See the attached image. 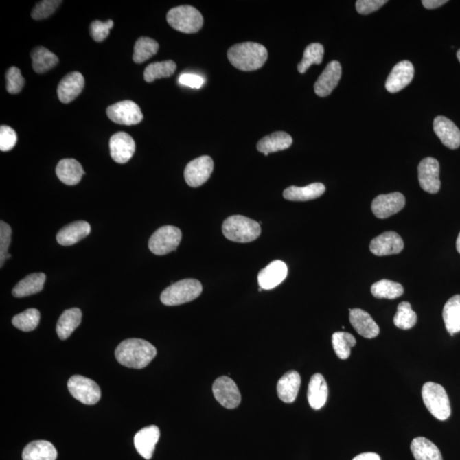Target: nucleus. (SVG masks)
I'll list each match as a JSON object with an SVG mask.
<instances>
[{"label":"nucleus","mask_w":460,"mask_h":460,"mask_svg":"<svg viewBox=\"0 0 460 460\" xmlns=\"http://www.w3.org/2000/svg\"><path fill=\"white\" fill-rule=\"evenodd\" d=\"M157 355V349L150 342L140 338L124 341L115 349L119 364L134 369L146 367Z\"/></svg>","instance_id":"f257e3e1"},{"label":"nucleus","mask_w":460,"mask_h":460,"mask_svg":"<svg viewBox=\"0 0 460 460\" xmlns=\"http://www.w3.org/2000/svg\"><path fill=\"white\" fill-rule=\"evenodd\" d=\"M267 58V49L263 45L253 42L233 45L228 51V59L231 65L246 72L261 69Z\"/></svg>","instance_id":"f03ea898"},{"label":"nucleus","mask_w":460,"mask_h":460,"mask_svg":"<svg viewBox=\"0 0 460 460\" xmlns=\"http://www.w3.org/2000/svg\"><path fill=\"white\" fill-rule=\"evenodd\" d=\"M222 229L226 238L239 243L253 242L261 233L260 222L242 215L229 217L222 224Z\"/></svg>","instance_id":"7ed1b4c3"},{"label":"nucleus","mask_w":460,"mask_h":460,"mask_svg":"<svg viewBox=\"0 0 460 460\" xmlns=\"http://www.w3.org/2000/svg\"><path fill=\"white\" fill-rule=\"evenodd\" d=\"M203 285L196 279H184L165 288L161 300L168 306H176L196 299L203 292Z\"/></svg>","instance_id":"20e7f679"},{"label":"nucleus","mask_w":460,"mask_h":460,"mask_svg":"<svg viewBox=\"0 0 460 460\" xmlns=\"http://www.w3.org/2000/svg\"><path fill=\"white\" fill-rule=\"evenodd\" d=\"M166 21L170 26L184 34L197 33L204 23L199 10L191 5L178 6L170 10Z\"/></svg>","instance_id":"39448f33"},{"label":"nucleus","mask_w":460,"mask_h":460,"mask_svg":"<svg viewBox=\"0 0 460 460\" xmlns=\"http://www.w3.org/2000/svg\"><path fill=\"white\" fill-rule=\"evenodd\" d=\"M422 398L424 405L436 419L444 421L451 415L450 402L441 385L433 382H428L422 388Z\"/></svg>","instance_id":"423d86ee"},{"label":"nucleus","mask_w":460,"mask_h":460,"mask_svg":"<svg viewBox=\"0 0 460 460\" xmlns=\"http://www.w3.org/2000/svg\"><path fill=\"white\" fill-rule=\"evenodd\" d=\"M182 240V232L175 226H163L153 233L148 242L152 253L158 256L176 251Z\"/></svg>","instance_id":"0eeeda50"},{"label":"nucleus","mask_w":460,"mask_h":460,"mask_svg":"<svg viewBox=\"0 0 460 460\" xmlns=\"http://www.w3.org/2000/svg\"><path fill=\"white\" fill-rule=\"evenodd\" d=\"M68 388L70 394L83 404L94 405L101 399V390L98 384L81 375L71 377L68 382Z\"/></svg>","instance_id":"6e6552de"},{"label":"nucleus","mask_w":460,"mask_h":460,"mask_svg":"<svg viewBox=\"0 0 460 460\" xmlns=\"http://www.w3.org/2000/svg\"><path fill=\"white\" fill-rule=\"evenodd\" d=\"M107 115L113 122L124 126L137 125L143 119L139 106L130 100L109 106Z\"/></svg>","instance_id":"1a4fd4ad"},{"label":"nucleus","mask_w":460,"mask_h":460,"mask_svg":"<svg viewBox=\"0 0 460 460\" xmlns=\"http://www.w3.org/2000/svg\"><path fill=\"white\" fill-rule=\"evenodd\" d=\"M214 398L222 406L228 409H235L242 402V395L235 381L226 376L215 380L212 387Z\"/></svg>","instance_id":"9d476101"},{"label":"nucleus","mask_w":460,"mask_h":460,"mask_svg":"<svg viewBox=\"0 0 460 460\" xmlns=\"http://www.w3.org/2000/svg\"><path fill=\"white\" fill-rule=\"evenodd\" d=\"M214 163L212 159L204 155L194 159L184 170V179L187 185L198 187L207 181L214 172Z\"/></svg>","instance_id":"9b49d317"},{"label":"nucleus","mask_w":460,"mask_h":460,"mask_svg":"<svg viewBox=\"0 0 460 460\" xmlns=\"http://www.w3.org/2000/svg\"><path fill=\"white\" fill-rule=\"evenodd\" d=\"M405 204V197L401 193L380 194L371 203V211L378 218H387L401 211Z\"/></svg>","instance_id":"f8f14e48"},{"label":"nucleus","mask_w":460,"mask_h":460,"mask_svg":"<svg viewBox=\"0 0 460 460\" xmlns=\"http://www.w3.org/2000/svg\"><path fill=\"white\" fill-rule=\"evenodd\" d=\"M419 181L422 189L430 194H437L440 190V165L436 159L428 157L421 161L417 168Z\"/></svg>","instance_id":"ddd939ff"},{"label":"nucleus","mask_w":460,"mask_h":460,"mask_svg":"<svg viewBox=\"0 0 460 460\" xmlns=\"http://www.w3.org/2000/svg\"><path fill=\"white\" fill-rule=\"evenodd\" d=\"M109 148L113 160L119 164H125L135 153L136 144L133 138L126 133H117L109 141Z\"/></svg>","instance_id":"4468645a"},{"label":"nucleus","mask_w":460,"mask_h":460,"mask_svg":"<svg viewBox=\"0 0 460 460\" xmlns=\"http://www.w3.org/2000/svg\"><path fill=\"white\" fill-rule=\"evenodd\" d=\"M370 251L378 257L398 254L404 249V243L398 233L388 231L371 240Z\"/></svg>","instance_id":"2eb2a0df"},{"label":"nucleus","mask_w":460,"mask_h":460,"mask_svg":"<svg viewBox=\"0 0 460 460\" xmlns=\"http://www.w3.org/2000/svg\"><path fill=\"white\" fill-rule=\"evenodd\" d=\"M342 68L338 61L329 62L317 82L314 83V92L321 97H327L337 87L341 79Z\"/></svg>","instance_id":"dca6fc26"},{"label":"nucleus","mask_w":460,"mask_h":460,"mask_svg":"<svg viewBox=\"0 0 460 460\" xmlns=\"http://www.w3.org/2000/svg\"><path fill=\"white\" fill-rule=\"evenodd\" d=\"M414 68L409 61L400 62L388 76L385 88L391 93H396L408 87L413 79Z\"/></svg>","instance_id":"f3484780"},{"label":"nucleus","mask_w":460,"mask_h":460,"mask_svg":"<svg viewBox=\"0 0 460 460\" xmlns=\"http://www.w3.org/2000/svg\"><path fill=\"white\" fill-rule=\"evenodd\" d=\"M434 132L442 144L450 150L460 146V130L452 120L444 116H437L434 119Z\"/></svg>","instance_id":"a211bd4d"},{"label":"nucleus","mask_w":460,"mask_h":460,"mask_svg":"<svg viewBox=\"0 0 460 460\" xmlns=\"http://www.w3.org/2000/svg\"><path fill=\"white\" fill-rule=\"evenodd\" d=\"M288 276V266L281 260L271 262L257 275L258 285L264 290H271L281 284Z\"/></svg>","instance_id":"6ab92c4d"},{"label":"nucleus","mask_w":460,"mask_h":460,"mask_svg":"<svg viewBox=\"0 0 460 460\" xmlns=\"http://www.w3.org/2000/svg\"><path fill=\"white\" fill-rule=\"evenodd\" d=\"M160 437V429L157 426L145 427L138 431L134 437V446L138 454L145 459H150Z\"/></svg>","instance_id":"aec40b11"},{"label":"nucleus","mask_w":460,"mask_h":460,"mask_svg":"<svg viewBox=\"0 0 460 460\" xmlns=\"http://www.w3.org/2000/svg\"><path fill=\"white\" fill-rule=\"evenodd\" d=\"M84 87V79L79 72H72L63 78L58 87L59 100L62 104H69L79 97Z\"/></svg>","instance_id":"412c9836"},{"label":"nucleus","mask_w":460,"mask_h":460,"mask_svg":"<svg viewBox=\"0 0 460 460\" xmlns=\"http://www.w3.org/2000/svg\"><path fill=\"white\" fill-rule=\"evenodd\" d=\"M349 321L355 330L366 338H374L380 334V327L369 314L360 309H349Z\"/></svg>","instance_id":"4be33fe9"},{"label":"nucleus","mask_w":460,"mask_h":460,"mask_svg":"<svg viewBox=\"0 0 460 460\" xmlns=\"http://www.w3.org/2000/svg\"><path fill=\"white\" fill-rule=\"evenodd\" d=\"M91 225L86 221H76L63 227L56 235L60 245L69 246L90 235Z\"/></svg>","instance_id":"5701e85b"},{"label":"nucleus","mask_w":460,"mask_h":460,"mask_svg":"<svg viewBox=\"0 0 460 460\" xmlns=\"http://www.w3.org/2000/svg\"><path fill=\"white\" fill-rule=\"evenodd\" d=\"M328 387L327 382L321 373L314 374L308 387L307 398L309 404L314 410H319L327 402Z\"/></svg>","instance_id":"b1692460"},{"label":"nucleus","mask_w":460,"mask_h":460,"mask_svg":"<svg viewBox=\"0 0 460 460\" xmlns=\"http://www.w3.org/2000/svg\"><path fill=\"white\" fill-rule=\"evenodd\" d=\"M300 385L301 377L298 371H288L278 381L279 398L286 403H292L298 396Z\"/></svg>","instance_id":"393cba45"},{"label":"nucleus","mask_w":460,"mask_h":460,"mask_svg":"<svg viewBox=\"0 0 460 460\" xmlns=\"http://www.w3.org/2000/svg\"><path fill=\"white\" fill-rule=\"evenodd\" d=\"M56 172L60 181L69 186L76 185L86 174L80 163L73 159H65L60 161Z\"/></svg>","instance_id":"a878e982"},{"label":"nucleus","mask_w":460,"mask_h":460,"mask_svg":"<svg viewBox=\"0 0 460 460\" xmlns=\"http://www.w3.org/2000/svg\"><path fill=\"white\" fill-rule=\"evenodd\" d=\"M292 144V138L284 132H276L262 138L257 144V150L265 157L275 152L288 150Z\"/></svg>","instance_id":"bb28decb"},{"label":"nucleus","mask_w":460,"mask_h":460,"mask_svg":"<svg viewBox=\"0 0 460 460\" xmlns=\"http://www.w3.org/2000/svg\"><path fill=\"white\" fill-rule=\"evenodd\" d=\"M58 451L54 445L47 441H34L24 448L23 460H56Z\"/></svg>","instance_id":"cd10ccee"},{"label":"nucleus","mask_w":460,"mask_h":460,"mask_svg":"<svg viewBox=\"0 0 460 460\" xmlns=\"http://www.w3.org/2000/svg\"><path fill=\"white\" fill-rule=\"evenodd\" d=\"M325 187L321 183H311L306 187L291 186L283 192V197L291 201H307L317 199L325 193Z\"/></svg>","instance_id":"c85d7f7f"},{"label":"nucleus","mask_w":460,"mask_h":460,"mask_svg":"<svg viewBox=\"0 0 460 460\" xmlns=\"http://www.w3.org/2000/svg\"><path fill=\"white\" fill-rule=\"evenodd\" d=\"M46 275L44 273H34L27 275L22 281L17 283L12 290V295L16 298H24L41 292L44 288Z\"/></svg>","instance_id":"c756f323"},{"label":"nucleus","mask_w":460,"mask_h":460,"mask_svg":"<svg viewBox=\"0 0 460 460\" xmlns=\"http://www.w3.org/2000/svg\"><path fill=\"white\" fill-rule=\"evenodd\" d=\"M82 312L78 308L67 310L60 317L58 325H56V334L62 341L68 339L74 330L79 327Z\"/></svg>","instance_id":"7c9ffc66"},{"label":"nucleus","mask_w":460,"mask_h":460,"mask_svg":"<svg viewBox=\"0 0 460 460\" xmlns=\"http://www.w3.org/2000/svg\"><path fill=\"white\" fill-rule=\"evenodd\" d=\"M446 329L454 336L460 332V295H455L446 303L442 311Z\"/></svg>","instance_id":"2f4dec72"},{"label":"nucleus","mask_w":460,"mask_h":460,"mask_svg":"<svg viewBox=\"0 0 460 460\" xmlns=\"http://www.w3.org/2000/svg\"><path fill=\"white\" fill-rule=\"evenodd\" d=\"M411 451L416 460H444L437 446L422 437L413 439Z\"/></svg>","instance_id":"473e14b6"},{"label":"nucleus","mask_w":460,"mask_h":460,"mask_svg":"<svg viewBox=\"0 0 460 460\" xmlns=\"http://www.w3.org/2000/svg\"><path fill=\"white\" fill-rule=\"evenodd\" d=\"M31 58L33 69L37 73H45L55 68L59 62L58 56L43 46L35 48L31 53Z\"/></svg>","instance_id":"72a5a7b5"},{"label":"nucleus","mask_w":460,"mask_h":460,"mask_svg":"<svg viewBox=\"0 0 460 460\" xmlns=\"http://www.w3.org/2000/svg\"><path fill=\"white\" fill-rule=\"evenodd\" d=\"M371 292L377 299H395L403 295L404 289L398 282L381 279L371 286Z\"/></svg>","instance_id":"f704fd0d"},{"label":"nucleus","mask_w":460,"mask_h":460,"mask_svg":"<svg viewBox=\"0 0 460 460\" xmlns=\"http://www.w3.org/2000/svg\"><path fill=\"white\" fill-rule=\"evenodd\" d=\"M176 69V63L172 60L151 63L144 70V80L146 82L150 83L161 78L171 77L175 73Z\"/></svg>","instance_id":"c9c22d12"},{"label":"nucleus","mask_w":460,"mask_h":460,"mask_svg":"<svg viewBox=\"0 0 460 460\" xmlns=\"http://www.w3.org/2000/svg\"><path fill=\"white\" fill-rule=\"evenodd\" d=\"M159 51L157 41L148 37H141L136 42L134 47L133 61L143 63L154 56Z\"/></svg>","instance_id":"e433bc0d"},{"label":"nucleus","mask_w":460,"mask_h":460,"mask_svg":"<svg viewBox=\"0 0 460 460\" xmlns=\"http://www.w3.org/2000/svg\"><path fill=\"white\" fill-rule=\"evenodd\" d=\"M332 342L336 355L341 360L349 358L350 350L356 344L355 337L345 332H334L332 334Z\"/></svg>","instance_id":"4c0bfd02"},{"label":"nucleus","mask_w":460,"mask_h":460,"mask_svg":"<svg viewBox=\"0 0 460 460\" xmlns=\"http://www.w3.org/2000/svg\"><path fill=\"white\" fill-rule=\"evenodd\" d=\"M324 47L319 43H313L307 46L304 49L302 61L298 65L300 73H306L310 67L313 65H319L323 60Z\"/></svg>","instance_id":"58836bf2"},{"label":"nucleus","mask_w":460,"mask_h":460,"mask_svg":"<svg viewBox=\"0 0 460 460\" xmlns=\"http://www.w3.org/2000/svg\"><path fill=\"white\" fill-rule=\"evenodd\" d=\"M41 313L36 309H28L13 317L14 327L23 332L34 331L40 323Z\"/></svg>","instance_id":"ea45409f"},{"label":"nucleus","mask_w":460,"mask_h":460,"mask_svg":"<svg viewBox=\"0 0 460 460\" xmlns=\"http://www.w3.org/2000/svg\"><path fill=\"white\" fill-rule=\"evenodd\" d=\"M417 323V314L412 309L411 304L409 302H402L398 307L395 316L394 317V324L402 330H409Z\"/></svg>","instance_id":"a19ab883"},{"label":"nucleus","mask_w":460,"mask_h":460,"mask_svg":"<svg viewBox=\"0 0 460 460\" xmlns=\"http://www.w3.org/2000/svg\"><path fill=\"white\" fill-rule=\"evenodd\" d=\"M62 2L58 0H44L35 5L31 16L33 19L41 21L48 19L54 13Z\"/></svg>","instance_id":"79ce46f5"},{"label":"nucleus","mask_w":460,"mask_h":460,"mask_svg":"<svg viewBox=\"0 0 460 460\" xmlns=\"http://www.w3.org/2000/svg\"><path fill=\"white\" fill-rule=\"evenodd\" d=\"M6 90L10 94H19L23 90L25 80L21 70L16 67H12L6 73Z\"/></svg>","instance_id":"37998d69"},{"label":"nucleus","mask_w":460,"mask_h":460,"mask_svg":"<svg viewBox=\"0 0 460 460\" xmlns=\"http://www.w3.org/2000/svg\"><path fill=\"white\" fill-rule=\"evenodd\" d=\"M12 228L6 222H0V263L1 268L6 260H8L12 255L8 253L10 242H12Z\"/></svg>","instance_id":"c03bdc74"},{"label":"nucleus","mask_w":460,"mask_h":460,"mask_svg":"<svg viewBox=\"0 0 460 460\" xmlns=\"http://www.w3.org/2000/svg\"><path fill=\"white\" fill-rule=\"evenodd\" d=\"M114 27V22L112 20H108L106 23L101 21H94L91 24V35L95 41L102 42L106 40L108 36L109 32Z\"/></svg>","instance_id":"a18cd8bd"},{"label":"nucleus","mask_w":460,"mask_h":460,"mask_svg":"<svg viewBox=\"0 0 460 460\" xmlns=\"http://www.w3.org/2000/svg\"><path fill=\"white\" fill-rule=\"evenodd\" d=\"M17 143V136L12 127L1 126L0 127V150L3 152L12 150Z\"/></svg>","instance_id":"49530a36"},{"label":"nucleus","mask_w":460,"mask_h":460,"mask_svg":"<svg viewBox=\"0 0 460 460\" xmlns=\"http://www.w3.org/2000/svg\"><path fill=\"white\" fill-rule=\"evenodd\" d=\"M387 3V0H358L356 3L357 12L362 15L376 12Z\"/></svg>","instance_id":"de8ad7c7"},{"label":"nucleus","mask_w":460,"mask_h":460,"mask_svg":"<svg viewBox=\"0 0 460 460\" xmlns=\"http://www.w3.org/2000/svg\"><path fill=\"white\" fill-rule=\"evenodd\" d=\"M179 83L183 86L200 89L203 86L204 79L197 74L183 73L179 77Z\"/></svg>","instance_id":"09e8293b"},{"label":"nucleus","mask_w":460,"mask_h":460,"mask_svg":"<svg viewBox=\"0 0 460 460\" xmlns=\"http://www.w3.org/2000/svg\"><path fill=\"white\" fill-rule=\"evenodd\" d=\"M448 2V0H423L422 3L424 8L433 10L437 9Z\"/></svg>","instance_id":"8fccbe9b"},{"label":"nucleus","mask_w":460,"mask_h":460,"mask_svg":"<svg viewBox=\"0 0 460 460\" xmlns=\"http://www.w3.org/2000/svg\"><path fill=\"white\" fill-rule=\"evenodd\" d=\"M353 460H381L380 456L375 452H364L357 455Z\"/></svg>","instance_id":"3c124183"},{"label":"nucleus","mask_w":460,"mask_h":460,"mask_svg":"<svg viewBox=\"0 0 460 460\" xmlns=\"http://www.w3.org/2000/svg\"><path fill=\"white\" fill-rule=\"evenodd\" d=\"M456 249H457L458 253H460V233H459L457 242H456Z\"/></svg>","instance_id":"603ef678"},{"label":"nucleus","mask_w":460,"mask_h":460,"mask_svg":"<svg viewBox=\"0 0 460 460\" xmlns=\"http://www.w3.org/2000/svg\"><path fill=\"white\" fill-rule=\"evenodd\" d=\"M457 58H458L459 61V62H460V49H459V51H458V52H457Z\"/></svg>","instance_id":"864d4df0"}]
</instances>
